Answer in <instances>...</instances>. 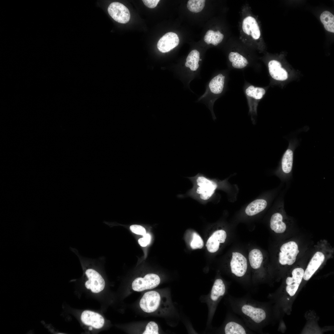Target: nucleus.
I'll list each match as a JSON object with an SVG mask.
<instances>
[{
	"label": "nucleus",
	"mask_w": 334,
	"mask_h": 334,
	"mask_svg": "<svg viewBox=\"0 0 334 334\" xmlns=\"http://www.w3.org/2000/svg\"><path fill=\"white\" fill-rule=\"evenodd\" d=\"M227 301L233 312L240 317L248 328L255 333L262 332L268 318L267 307L263 303L248 294L238 298L230 295Z\"/></svg>",
	"instance_id": "obj_1"
},
{
	"label": "nucleus",
	"mask_w": 334,
	"mask_h": 334,
	"mask_svg": "<svg viewBox=\"0 0 334 334\" xmlns=\"http://www.w3.org/2000/svg\"><path fill=\"white\" fill-rule=\"evenodd\" d=\"M267 205V202L265 200L257 199L253 201L247 205L245 212L248 216H254L263 211Z\"/></svg>",
	"instance_id": "obj_19"
},
{
	"label": "nucleus",
	"mask_w": 334,
	"mask_h": 334,
	"mask_svg": "<svg viewBox=\"0 0 334 334\" xmlns=\"http://www.w3.org/2000/svg\"><path fill=\"white\" fill-rule=\"evenodd\" d=\"M298 145L296 140H291L288 147L284 152L281 161L280 169L282 172L288 174L291 172L293 163V153L295 148Z\"/></svg>",
	"instance_id": "obj_12"
},
{
	"label": "nucleus",
	"mask_w": 334,
	"mask_h": 334,
	"mask_svg": "<svg viewBox=\"0 0 334 334\" xmlns=\"http://www.w3.org/2000/svg\"><path fill=\"white\" fill-rule=\"evenodd\" d=\"M269 74L274 79L278 81H284L288 77L286 71L282 67L280 63L276 60L270 61L268 63Z\"/></svg>",
	"instance_id": "obj_18"
},
{
	"label": "nucleus",
	"mask_w": 334,
	"mask_h": 334,
	"mask_svg": "<svg viewBox=\"0 0 334 334\" xmlns=\"http://www.w3.org/2000/svg\"><path fill=\"white\" fill-rule=\"evenodd\" d=\"M160 282V279L158 275L153 273L148 274L144 278H136L132 283V287L134 291H141L154 288L159 284Z\"/></svg>",
	"instance_id": "obj_7"
},
{
	"label": "nucleus",
	"mask_w": 334,
	"mask_h": 334,
	"mask_svg": "<svg viewBox=\"0 0 334 334\" xmlns=\"http://www.w3.org/2000/svg\"><path fill=\"white\" fill-rule=\"evenodd\" d=\"M161 301L159 293L155 291L145 293L139 302L141 308L145 312L152 313L155 311L158 308Z\"/></svg>",
	"instance_id": "obj_8"
},
{
	"label": "nucleus",
	"mask_w": 334,
	"mask_h": 334,
	"mask_svg": "<svg viewBox=\"0 0 334 334\" xmlns=\"http://www.w3.org/2000/svg\"><path fill=\"white\" fill-rule=\"evenodd\" d=\"M199 187L196 192L200 195V198L203 200L209 199L213 195L217 187V184L203 176H199L196 179Z\"/></svg>",
	"instance_id": "obj_10"
},
{
	"label": "nucleus",
	"mask_w": 334,
	"mask_h": 334,
	"mask_svg": "<svg viewBox=\"0 0 334 334\" xmlns=\"http://www.w3.org/2000/svg\"><path fill=\"white\" fill-rule=\"evenodd\" d=\"M241 27V33L244 42L251 45H253L259 49L261 32L259 23L255 18L251 15L246 16L242 20Z\"/></svg>",
	"instance_id": "obj_2"
},
{
	"label": "nucleus",
	"mask_w": 334,
	"mask_h": 334,
	"mask_svg": "<svg viewBox=\"0 0 334 334\" xmlns=\"http://www.w3.org/2000/svg\"><path fill=\"white\" fill-rule=\"evenodd\" d=\"M304 271L302 268H296L292 271V277H288L286 280V290L291 296H293L297 292L301 284Z\"/></svg>",
	"instance_id": "obj_13"
},
{
	"label": "nucleus",
	"mask_w": 334,
	"mask_h": 334,
	"mask_svg": "<svg viewBox=\"0 0 334 334\" xmlns=\"http://www.w3.org/2000/svg\"><path fill=\"white\" fill-rule=\"evenodd\" d=\"M108 12L115 21L126 24L129 21L130 13L128 9L123 4L118 2L111 3L108 8Z\"/></svg>",
	"instance_id": "obj_9"
},
{
	"label": "nucleus",
	"mask_w": 334,
	"mask_h": 334,
	"mask_svg": "<svg viewBox=\"0 0 334 334\" xmlns=\"http://www.w3.org/2000/svg\"><path fill=\"white\" fill-rule=\"evenodd\" d=\"M225 77L219 74L213 78L210 82L208 86L211 92L215 94L221 93L223 91Z\"/></svg>",
	"instance_id": "obj_21"
},
{
	"label": "nucleus",
	"mask_w": 334,
	"mask_h": 334,
	"mask_svg": "<svg viewBox=\"0 0 334 334\" xmlns=\"http://www.w3.org/2000/svg\"><path fill=\"white\" fill-rule=\"evenodd\" d=\"M89 329L90 330H92V328L90 327V328H89Z\"/></svg>",
	"instance_id": "obj_32"
},
{
	"label": "nucleus",
	"mask_w": 334,
	"mask_h": 334,
	"mask_svg": "<svg viewBox=\"0 0 334 334\" xmlns=\"http://www.w3.org/2000/svg\"><path fill=\"white\" fill-rule=\"evenodd\" d=\"M265 90L262 88L250 85L245 90L249 107V113L253 124L255 123L254 117L257 115V108L259 101L265 93Z\"/></svg>",
	"instance_id": "obj_4"
},
{
	"label": "nucleus",
	"mask_w": 334,
	"mask_h": 334,
	"mask_svg": "<svg viewBox=\"0 0 334 334\" xmlns=\"http://www.w3.org/2000/svg\"><path fill=\"white\" fill-rule=\"evenodd\" d=\"M223 332L225 334H255L246 325L242 320L236 316L234 313L228 316L226 321L223 328Z\"/></svg>",
	"instance_id": "obj_3"
},
{
	"label": "nucleus",
	"mask_w": 334,
	"mask_h": 334,
	"mask_svg": "<svg viewBox=\"0 0 334 334\" xmlns=\"http://www.w3.org/2000/svg\"><path fill=\"white\" fill-rule=\"evenodd\" d=\"M283 216L281 213L276 212L272 216L270 220L271 229L276 233H284L286 230V224L283 221Z\"/></svg>",
	"instance_id": "obj_20"
},
{
	"label": "nucleus",
	"mask_w": 334,
	"mask_h": 334,
	"mask_svg": "<svg viewBox=\"0 0 334 334\" xmlns=\"http://www.w3.org/2000/svg\"><path fill=\"white\" fill-rule=\"evenodd\" d=\"M144 5L147 7L153 8L156 6L159 0H143Z\"/></svg>",
	"instance_id": "obj_29"
},
{
	"label": "nucleus",
	"mask_w": 334,
	"mask_h": 334,
	"mask_svg": "<svg viewBox=\"0 0 334 334\" xmlns=\"http://www.w3.org/2000/svg\"><path fill=\"white\" fill-rule=\"evenodd\" d=\"M203 242L201 237L197 233H194L192 239L190 243V246L192 249H201L203 247Z\"/></svg>",
	"instance_id": "obj_26"
},
{
	"label": "nucleus",
	"mask_w": 334,
	"mask_h": 334,
	"mask_svg": "<svg viewBox=\"0 0 334 334\" xmlns=\"http://www.w3.org/2000/svg\"><path fill=\"white\" fill-rule=\"evenodd\" d=\"M88 280L85 282L86 288L91 290L92 292L98 293L102 291L105 285V280L101 275L96 271L92 269H88L85 272Z\"/></svg>",
	"instance_id": "obj_11"
},
{
	"label": "nucleus",
	"mask_w": 334,
	"mask_h": 334,
	"mask_svg": "<svg viewBox=\"0 0 334 334\" xmlns=\"http://www.w3.org/2000/svg\"><path fill=\"white\" fill-rule=\"evenodd\" d=\"M143 237L145 238L147 240L149 244L151 240V236L148 233H145L143 235Z\"/></svg>",
	"instance_id": "obj_31"
},
{
	"label": "nucleus",
	"mask_w": 334,
	"mask_h": 334,
	"mask_svg": "<svg viewBox=\"0 0 334 334\" xmlns=\"http://www.w3.org/2000/svg\"><path fill=\"white\" fill-rule=\"evenodd\" d=\"M324 255L321 252H317L314 254L304 271L303 278L305 280H309L323 262Z\"/></svg>",
	"instance_id": "obj_17"
},
{
	"label": "nucleus",
	"mask_w": 334,
	"mask_h": 334,
	"mask_svg": "<svg viewBox=\"0 0 334 334\" xmlns=\"http://www.w3.org/2000/svg\"><path fill=\"white\" fill-rule=\"evenodd\" d=\"M202 60V59H199V61H201Z\"/></svg>",
	"instance_id": "obj_33"
},
{
	"label": "nucleus",
	"mask_w": 334,
	"mask_h": 334,
	"mask_svg": "<svg viewBox=\"0 0 334 334\" xmlns=\"http://www.w3.org/2000/svg\"><path fill=\"white\" fill-rule=\"evenodd\" d=\"M320 20L325 29L330 32H334V16L330 12L325 11L320 16Z\"/></svg>",
	"instance_id": "obj_23"
},
{
	"label": "nucleus",
	"mask_w": 334,
	"mask_h": 334,
	"mask_svg": "<svg viewBox=\"0 0 334 334\" xmlns=\"http://www.w3.org/2000/svg\"><path fill=\"white\" fill-rule=\"evenodd\" d=\"M199 55V52L194 49L190 53L186 58L185 64L190 66L189 67L192 71H196L199 67L198 62L200 59Z\"/></svg>",
	"instance_id": "obj_24"
},
{
	"label": "nucleus",
	"mask_w": 334,
	"mask_h": 334,
	"mask_svg": "<svg viewBox=\"0 0 334 334\" xmlns=\"http://www.w3.org/2000/svg\"><path fill=\"white\" fill-rule=\"evenodd\" d=\"M205 2V0H189L187 2V7L191 11L198 13L203 8Z\"/></svg>",
	"instance_id": "obj_25"
},
{
	"label": "nucleus",
	"mask_w": 334,
	"mask_h": 334,
	"mask_svg": "<svg viewBox=\"0 0 334 334\" xmlns=\"http://www.w3.org/2000/svg\"><path fill=\"white\" fill-rule=\"evenodd\" d=\"M138 242L139 244L143 247L146 246L149 244L147 240L143 237L139 238L138 240Z\"/></svg>",
	"instance_id": "obj_30"
},
{
	"label": "nucleus",
	"mask_w": 334,
	"mask_h": 334,
	"mask_svg": "<svg viewBox=\"0 0 334 334\" xmlns=\"http://www.w3.org/2000/svg\"><path fill=\"white\" fill-rule=\"evenodd\" d=\"M179 42V37L176 33L169 32L160 39L157 44V48L161 52H168L176 47Z\"/></svg>",
	"instance_id": "obj_14"
},
{
	"label": "nucleus",
	"mask_w": 334,
	"mask_h": 334,
	"mask_svg": "<svg viewBox=\"0 0 334 334\" xmlns=\"http://www.w3.org/2000/svg\"><path fill=\"white\" fill-rule=\"evenodd\" d=\"M279 261L282 265H290L295 262L299 252L297 244L294 241H290L284 244L280 248Z\"/></svg>",
	"instance_id": "obj_5"
},
{
	"label": "nucleus",
	"mask_w": 334,
	"mask_h": 334,
	"mask_svg": "<svg viewBox=\"0 0 334 334\" xmlns=\"http://www.w3.org/2000/svg\"><path fill=\"white\" fill-rule=\"evenodd\" d=\"M130 229L133 233L139 235H144L146 233L145 228L143 226L138 225H132L130 226Z\"/></svg>",
	"instance_id": "obj_28"
},
{
	"label": "nucleus",
	"mask_w": 334,
	"mask_h": 334,
	"mask_svg": "<svg viewBox=\"0 0 334 334\" xmlns=\"http://www.w3.org/2000/svg\"><path fill=\"white\" fill-rule=\"evenodd\" d=\"M226 237V233L224 230H218L214 232L206 243V246L208 251L212 253L216 252L219 249L220 243H224Z\"/></svg>",
	"instance_id": "obj_16"
},
{
	"label": "nucleus",
	"mask_w": 334,
	"mask_h": 334,
	"mask_svg": "<svg viewBox=\"0 0 334 334\" xmlns=\"http://www.w3.org/2000/svg\"><path fill=\"white\" fill-rule=\"evenodd\" d=\"M229 61L232 63V66L235 68H244L248 64L247 59L243 56L237 52H231L229 55Z\"/></svg>",
	"instance_id": "obj_22"
},
{
	"label": "nucleus",
	"mask_w": 334,
	"mask_h": 334,
	"mask_svg": "<svg viewBox=\"0 0 334 334\" xmlns=\"http://www.w3.org/2000/svg\"><path fill=\"white\" fill-rule=\"evenodd\" d=\"M81 320L84 324L90 326L96 329L101 328L105 320L100 314L90 310L84 311L81 315Z\"/></svg>",
	"instance_id": "obj_15"
},
{
	"label": "nucleus",
	"mask_w": 334,
	"mask_h": 334,
	"mask_svg": "<svg viewBox=\"0 0 334 334\" xmlns=\"http://www.w3.org/2000/svg\"><path fill=\"white\" fill-rule=\"evenodd\" d=\"M229 286V283L225 282L221 278L215 280L210 295L212 314H213L219 302L227 293Z\"/></svg>",
	"instance_id": "obj_6"
},
{
	"label": "nucleus",
	"mask_w": 334,
	"mask_h": 334,
	"mask_svg": "<svg viewBox=\"0 0 334 334\" xmlns=\"http://www.w3.org/2000/svg\"><path fill=\"white\" fill-rule=\"evenodd\" d=\"M143 334H158V327L156 323L153 321L149 322L146 326V329Z\"/></svg>",
	"instance_id": "obj_27"
}]
</instances>
